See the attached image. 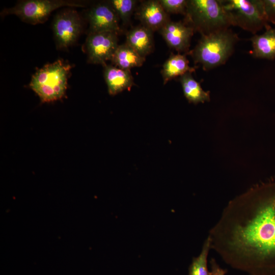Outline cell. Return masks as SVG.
Masks as SVG:
<instances>
[{"mask_svg": "<svg viewBox=\"0 0 275 275\" xmlns=\"http://www.w3.org/2000/svg\"><path fill=\"white\" fill-rule=\"evenodd\" d=\"M211 249L250 275H275V178L231 200L208 235Z\"/></svg>", "mask_w": 275, "mask_h": 275, "instance_id": "1", "label": "cell"}, {"mask_svg": "<svg viewBox=\"0 0 275 275\" xmlns=\"http://www.w3.org/2000/svg\"><path fill=\"white\" fill-rule=\"evenodd\" d=\"M184 16V22L201 35L213 34L231 25L221 0H188Z\"/></svg>", "mask_w": 275, "mask_h": 275, "instance_id": "2", "label": "cell"}, {"mask_svg": "<svg viewBox=\"0 0 275 275\" xmlns=\"http://www.w3.org/2000/svg\"><path fill=\"white\" fill-rule=\"evenodd\" d=\"M238 40L237 35L229 29L201 35L198 43L189 53L195 63L201 64L205 70H209L226 63Z\"/></svg>", "mask_w": 275, "mask_h": 275, "instance_id": "3", "label": "cell"}, {"mask_svg": "<svg viewBox=\"0 0 275 275\" xmlns=\"http://www.w3.org/2000/svg\"><path fill=\"white\" fill-rule=\"evenodd\" d=\"M71 67L60 60L46 64L33 75L30 86L43 102L60 99L66 92Z\"/></svg>", "mask_w": 275, "mask_h": 275, "instance_id": "4", "label": "cell"}, {"mask_svg": "<svg viewBox=\"0 0 275 275\" xmlns=\"http://www.w3.org/2000/svg\"><path fill=\"white\" fill-rule=\"evenodd\" d=\"M231 25L238 26L253 34L270 27L263 0L223 1Z\"/></svg>", "mask_w": 275, "mask_h": 275, "instance_id": "5", "label": "cell"}, {"mask_svg": "<svg viewBox=\"0 0 275 275\" xmlns=\"http://www.w3.org/2000/svg\"><path fill=\"white\" fill-rule=\"evenodd\" d=\"M64 6L81 7L84 5L63 0H28L20 1L4 11L7 14L17 15L26 23L36 24L43 23L53 11Z\"/></svg>", "mask_w": 275, "mask_h": 275, "instance_id": "6", "label": "cell"}, {"mask_svg": "<svg viewBox=\"0 0 275 275\" xmlns=\"http://www.w3.org/2000/svg\"><path fill=\"white\" fill-rule=\"evenodd\" d=\"M81 20L76 11L66 9L54 18L53 31L57 47L66 48L73 44L81 31Z\"/></svg>", "mask_w": 275, "mask_h": 275, "instance_id": "7", "label": "cell"}, {"mask_svg": "<svg viewBox=\"0 0 275 275\" xmlns=\"http://www.w3.org/2000/svg\"><path fill=\"white\" fill-rule=\"evenodd\" d=\"M118 34L115 32L89 33L86 41L89 62L105 65L119 45Z\"/></svg>", "mask_w": 275, "mask_h": 275, "instance_id": "8", "label": "cell"}, {"mask_svg": "<svg viewBox=\"0 0 275 275\" xmlns=\"http://www.w3.org/2000/svg\"><path fill=\"white\" fill-rule=\"evenodd\" d=\"M90 33L120 31L119 18L111 4L98 3L94 6L88 14Z\"/></svg>", "mask_w": 275, "mask_h": 275, "instance_id": "9", "label": "cell"}, {"mask_svg": "<svg viewBox=\"0 0 275 275\" xmlns=\"http://www.w3.org/2000/svg\"><path fill=\"white\" fill-rule=\"evenodd\" d=\"M160 33L168 45L179 52L189 53L190 40L195 32L184 22H167L160 30Z\"/></svg>", "mask_w": 275, "mask_h": 275, "instance_id": "10", "label": "cell"}, {"mask_svg": "<svg viewBox=\"0 0 275 275\" xmlns=\"http://www.w3.org/2000/svg\"><path fill=\"white\" fill-rule=\"evenodd\" d=\"M137 18L142 25L153 32L159 31L170 20V17L159 1H144L138 9Z\"/></svg>", "mask_w": 275, "mask_h": 275, "instance_id": "11", "label": "cell"}, {"mask_svg": "<svg viewBox=\"0 0 275 275\" xmlns=\"http://www.w3.org/2000/svg\"><path fill=\"white\" fill-rule=\"evenodd\" d=\"M104 77L109 95L114 96L122 91L129 90L134 85L130 70H125L113 65L104 66Z\"/></svg>", "mask_w": 275, "mask_h": 275, "instance_id": "12", "label": "cell"}, {"mask_svg": "<svg viewBox=\"0 0 275 275\" xmlns=\"http://www.w3.org/2000/svg\"><path fill=\"white\" fill-rule=\"evenodd\" d=\"M125 43L146 58L153 49V32L142 24L135 26L127 32Z\"/></svg>", "mask_w": 275, "mask_h": 275, "instance_id": "13", "label": "cell"}, {"mask_svg": "<svg viewBox=\"0 0 275 275\" xmlns=\"http://www.w3.org/2000/svg\"><path fill=\"white\" fill-rule=\"evenodd\" d=\"M250 40L254 57L269 60L275 59V28L270 26L263 34L255 35Z\"/></svg>", "mask_w": 275, "mask_h": 275, "instance_id": "14", "label": "cell"}, {"mask_svg": "<svg viewBox=\"0 0 275 275\" xmlns=\"http://www.w3.org/2000/svg\"><path fill=\"white\" fill-rule=\"evenodd\" d=\"M145 58L125 43L118 45L111 60L115 66L130 70L132 68L142 66Z\"/></svg>", "mask_w": 275, "mask_h": 275, "instance_id": "15", "label": "cell"}, {"mask_svg": "<svg viewBox=\"0 0 275 275\" xmlns=\"http://www.w3.org/2000/svg\"><path fill=\"white\" fill-rule=\"evenodd\" d=\"M189 61L185 54H172L163 65L161 71L163 84L173 78L181 76L185 73L195 71V68L189 66Z\"/></svg>", "mask_w": 275, "mask_h": 275, "instance_id": "16", "label": "cell"}, {"mask_svg": "<svg viewBox=\"0 0 275 275\" xmlns=\"http://www.w3.org/2000/svg\"><path fill=\"white\" fill-rule=\"evenodd\" d=\"M179 79L184 95L189 103L197 104L210 101V92L203 90L200 84L193 77L191 72L185 73Z\"/></svg>", "mask_w": 275, "mask_h": 275, "instance_id": "17", "label": "cell"}, {"mask_svg": "<svg viewBox=\"0 0 275 275\" xmlns=\"http://www.w3.org/2000/svg\"><path fill=\"white\" fill-rule=\"evenodd\" d=\"M211 250L210 239L208 236L203 243L200 254L193 258L188 267V275H210L207 259Z\"/></svg>", "mask_w": 275, "mask_h": 275, "instance_id": "18", "label": "cell"}, {"mask_svg": "<svg viewBox=\"0 0 275 275\" xmlns=\"http://www.w3.org/2000/svg\"><path fill=\"white\" fill-rule=\"evenodd\" d=\"M124 23H128L135 10L136 1L134 0H111L108 1Z\"/></svg>", "mask_w": 275, "mask_h": 275, "instance_id": "19", "label": "cell"}, {"mask_svg": "<svg viewBox=\"0 0 275 275\" xmlns=\"http://www.w3.org/2000/svg\"><path fill=\"white\" fill-rule=\"evenodd\" d=\"M167 13L185 15L187 6V0H159Z\"/></svg>", "mask_w": 275, "mask_h": 275, "instance_id": "20", "label": "cell"}, {"mask_svg": "<svg viewBox=\"0 0 275 275\" xmlns=\"http://www.w3.org/2000/svg\"><path fill=\"white\" fill-rule=\"evenodd\" d=\"M268 22L275 24V0H263Z\"/></svg>", "mask_w": 275, "mask_h": 275, "instance_id": "21", "label": "cell"}, {"mask_svg": "<svg viewBox=\"0 0 275 275\" xmlns=\"http://www.w3.org/2000/svg\"><path fill=\"white\" fill-rule=\"evenodd\" d=\"M210 265V275H226L227 270L222 268L214 258L211 259L209 262Z\"/></svg>", "mask_w": 275, "mask_h": 275, "instance_id": "22", "label": "cell"}, {"mask_svg": "<svg viewBox=\"0 0 275 275\" xmlns=\"http://www.w3.org/2000/svg\"><path fill=\"white\" fill-rule=\"evenodd\" d=\"M250 275V274H249Z\"/></svg>", "mask_w": 275, "mask_h": 275, "instance_id": "23", "label": "cell"}]
</instances>
